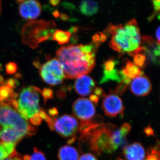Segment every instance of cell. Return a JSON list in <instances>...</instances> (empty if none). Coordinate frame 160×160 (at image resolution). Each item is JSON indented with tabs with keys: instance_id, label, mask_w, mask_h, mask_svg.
I'll list each match as a JSON object with an SVG mask.
<instances>
[{
	"instance_id": "cell-1",
	"label": "cell",
	"mask_w": 160,
	"mask_h": 160,
	"mask_svg": "<svg viewBox=\"0 0 160 160\" xmlns=\"http://www.w3.org/2000/svg\"><path fill=\"white\" fill-rule=\"evenodd\" d=\"M98 48L92 43L63 46L58 49L57 57L63 66L65 77L72 79L91 72L95 65Z\"/></svg>"
},
{
	"instance_id": "cell-2",
	"label": "cell",
	"mask_w": 160,
	"mask_h": 160,
	"mask_svg": "<svg viewBox=\"0 0 160 160\" xmlns=\"http://www.w3.org/2000/svg\"><path fill=\"white\" fill-rule=\"evenodd\" d=\"M105 33L111 35L109 46L121 55L127 54L134 57L142 53L144 49L142 46L139 28L136 20L132 19L123 26L109 24Z\"/></svg>"
},
{
	"instance_id": "cell-3",
	"label": "cell",
	"mask_w": 160,
	"mask_h": 160,
	"mask_svg": "<svg viewBox=\"0 0 160 160\" xmlns=\"http://www.w3.org/2000/svg\"><path fill=\"white\" fill-rule=\"evenodd\" d=\"M35 128L12 106L0 103V143L16 144L35 133Z\"/></svg>"
},
{
	"instance_id": "cell-4",
	"label": "cell",
	"mask_w": 160,
	"mask_h": 160,
	"mask_svg": "<svg viewBox=\"0 0 160 160\" xmlns=\"http://www.w3.org/2000/svg\"><path fill=\"white\" fill-rule=\"evenodd\" d=\"M117 126L111 123L103 124L81 136L80 143L86 144L89 150L100 155L103 152L111 153L114 152L112 142V134Z\"/></svg>"
},
{
	"instance_id": "cell-5",
	"label": "cell",
	"mask_w": 160,
	"mask_h": 160,
	"mask_svg": "<svg viewBox=\"0 0 160 160\" xmlns=\"http://www.w3.org/2000/svg\"><path fill=\"white\" fill-rule=\"evenodd\" d=\"M54 21H41L30 22L24 26L22 32L24 43L32 48H36L39 43L49 39L55 31Z\"/></svg>"
},
{
	"instance_id": "cell-6",
	"label": "cell",
	"mask_w": 160,
	"mask_h": 160,
	"mask_svg": "<svg viewBox=\"0 0 160 160\" xmlns=\"http://www.w3.org/2000/svg\"><path fill=\"white\" fill-rule=\"evenodd\" d=\"M42 90L34 86L25 88L18 95L16 110L25 120L38 114L41 111L40 106V94Z\"/></svg>"
},
{
	"instance_id": "cell-7",
	"label": "cell",
	"mask_w": 160,
	"mask_h": 160,
	"mask_svg": "<svg viewBox=\"0 0 160 160\" xmlns=\"http://www.w3.org/2000/svg\"><path fill=\"white\" fill-rule=\"evenodd\" d=\"M39 73L43 81L51 86L62 84L66 78L63 66L56 58L49 60L42 66Z\"/></svg>"
},
{
	"instance_id": "cell-8",
	"label": "cell",
	"mask_w": 160,
	"mask_h": 160,
	"mask_svg": "<svg viewBox=\"0 0 160 160\" xmlns=\"http://www.w3.org/2000/svg\"><path fill=\"white\" fill-rule=\"evenodd\" d=\"M79 123L74 116L64 114L56 118L53 122V130L62 137L71 139L76 137L78 131Z\"/></svg>"
},
{
	"instance_id": "cell-9",
	"label": "cell",
	"mask_w": 160,
	"mask_h": 160,
	"mask_svg": "<svg viewBox=\"0 0 160 160\" xmlns=\"http://www.w3.org/2000/svg\"><path fill=\"white\" fill-rule=\"evenodd\" d=\"M102 107L105 115L108 117L115 118L120 116L122 118L124 116L125 109L122 101L112 92L106 95L104 98Z\"/></svg>"
},
{
	"instance_id": "cell-10",
	"label": "cell",
	"mask_w": 160,
	"mask_h": 160,
	"mask_svg": "<svg viewBox=\"0 0 160 160\" xmlns=\"http://www.w3.org/2000/svg\"><path fill=\"white\" fill-rule=\"evenodd\" d=\"M75 117L81 122L89 121L95 116L96 108L93 103L85 98H79L76 100L72 106Z\"/></svg>"
},
{
	"instance_id": "cell-11",
	"label": "cell",
	"mask_w": 160,
	"mask_h": 160,
	"mask_svg": "<svg viewBox=\"0 0 160 160\" xmlns=\"http://www.w3.org/2000/svg\"><path fill=\"white\" fill-rule=\"evenodd\" d=\"M19 12L21 16L26 20L35 19L42 12V6L39 2L35 0L18 1Z\"/></svg>"
},
{
	"instance_id": "cell-12",
	"label": "cell",
	"mask_w": 160,
	"mask_h": 160,
	"mask_svg": "<svg viewBox=\"0 0 160 160\" xmlns=\"http://www.w3.org/2000/svg\"><path fill=\"white\" fill-rule=\"evenodd\" d=\"M130 88L132 92L135 95L138 97L146 96L151 91V83L149 78L143 72L132 80Z\"/></svg>"
},
{
	"instance_id": "cell-13",
	"label": "cell",
	"mask_w": 160,
	"mask_h": 160,
	"mask_svg": "<svg viewBox=\"0 0 160 160\" xmlns=\"http://www.w3.org/2000/svg\"><path fill=\"white\" fill-rule=\"evenodd\" d=\"M131 125L129 123H124L120 128L117 127L112 131V142L114 151L119 147L126 146L127 136L131 131Z\"/></svg>"
},
{
	"instance_id": "cell-14",
	"label": "cell",
	"mask_w": 160,
	"mask_h": 160,
	"mask_svg": "<svg viewBox=\"0 0 160 160\" xmlns=\"http://www.w3.org/2000/svg\"><path fill=\"white\" fill-rule=\"evenodd\" d=\"M123 154L126 160H145L146 152L139 142H134L124 146Z\"/></svg>"
},
{
	"instance_id": "cell-15",
	"label": "cell",
	"mask_w": 160,
	"mask_h": 160,
	"mask_svg": "<svg viewBox=\"0 0 160 160\" xmlns=\"http://www.w3.org/2000/svg\"><path fill=\"white\" fill-rule=\"evenodd\" d=\"M95 86V82L92 78L89 76H82L75 82V90L81 96H87L93 91Z\"/></svg>"
},
{
	"instance_id": "cell-16",
	"label": "cell",
	"mask_w": 160,
	"mask_h": 160,
	"mask_svg": "<svg viewBox=\"0 0 160 160\" xmlns=\"http://www.w3.org/2000/svg\"><path fill=\"white\" fill-rule=\"evenodd\" d=\"M142 44L144 46L143 52H146L152 62L160 65V45L156 42H155L152 39L148 37L142 38Z\"/></svg>"
},
{
	"instance_id": "cell-17",
	"label": "cell",
	"mask_w": 160,
	"mask_h": 160,
	"mask_svg": "<svg viewBox=\"0 0 160 160\" xmlns=\"http://www.w3.org/2000/svg\"><path fill=\"white\" fill-rule=\"evenodd\" d=\"M58 157L59 160H78L79 153L75 147L67 145L60 148Z\"/></svg>"
},
{
	"instance_id": "cell-18",
	"label": "cell",
	"mask_w": 160,
	"mask_h": 160,
	"mask_svg": "<svg viewBox=\"0 0 160 160\" xmlns=\"http://www.w3.org/2000/svg\"><path fill=\"white\" fill-rule=\"evenodd\" d=\"M18 94L13 89L6 85L0 87V103H4L12 106V102L18 99Z\"/></svg>"
},
{
	"instance_id": "cell-19",
	"label": "cell",
	"mask_w": 160,
	"mask_h": 160,
	"mask_svg": "<svg viewBox=\"0 0 160 160\" xmlns=\"http://www.w3.org/2000/svg\"><path fill=\"white\" fill-rule=\"evenodd\" d=\"M121 70L124 75L130 79H134L143 73L140 67H138L128 59L124 60L123 67Z\"/></svg>"
},
{
	"instance_id": "cell-20",
	"label": "cell",
	"mask_w": 160,
	"mask_h": 160,
	"mask_svg": "<svg viewBox=\"0 0 160 160\" xmlns=\"http://www.w3.org/2000/svg\"><path fill=\"white\" fill-rule=\"evenodd\" d=\"M79 9L82 14L90 17L97 13L99 10V5L95 1H82L80 3Z\"/></svg>"
},
{
	"instance_id": "cell-21",
	"label": "cell",
	"mask_w": 160,
	"mask_h": 160,
	"mask_svg": "<svg viewBox=\"0 0 160 160\" xmlns=\"http://www.w3.org/2000/svg\"><path fill=\"white\" fill-rule=\"evenodd\" d=\"M16 144L13 143H0V160L8 158L15 151Z\"/></svg>"
},
{
	"instance_id": "cell-22",
	"label": "cell",
	"mask_w": 160,
	"mask_h": 160,
	"mask_svg": "<svg viewBox=\"0 0 160 160\" xmlns=\"http://www.w3.org/2000/svg\"><path fill=\"white\" fill-rule=\"evenodd\" d=\"M71 33L69 31L57 29L53 34V40L57 42L59 45L66 44L69 42Z\"/></svg>"
},
{
	"instance_id": "cell-23",
	"label": "cell",
	"mask_w": 160,
	"mask_h": 160,
	"mask_svg": "<svg viewBox=\"0 0 160 160\" xmlns=\"http://www.w3.org/2000/svg\"><path fill=\"white\" fill-rule=\"evenodd\" d=\"M145 160H160V142H158L153 146L147 149Z\"/></svg>"
},
{
	"instance_id": "cell-24",
	"label": "cell",
	"mask_w": 160,
	"mask_h": 160,
	"mask_svg": "<svg viewBox=\"0 0 160 160\" xmlns=\"http://www.w3.org/2000/svg\"><path fill=\"white\" fill-rule=\"evenodd\" d=\"M23 160H46L44 153L36 147L34 148V151L31 156L26 155L23 157Z\"/></svg>"
},
{
	"instance_id": "cell-25",
	"label": "cell",
	"mask_w": 160,
	"mask_h": 160,
	"mask_svg": "<svg viewBox=\"0 0 160 160\" xmlns=\"http://www.w3.org/2000/svg\"><path fill=\"white\" fill-rule=\"evenodd\" d=\"M92 43L98 47L101 43L104 42L107 39V37L102 32H99L92 36Z\"/></svg>"
},
{
	"instance_id": "cell-26",
	"label": "cell",
	"mask_w": 160,
	"mask_h": 160,
	"mask_svg": "<svg viewBox=\"0 0 160 160\" xmlns=\"http://www.w3.org/2000/svg\"><path fill=\"white\" fill-rule=\"evenodd\" d=\"M134 64L139 67H142L145 65L146 61V57L142 53L135 55L134 57Z\"/></svg>"
},
{
	"instance_id": "cell-27",
	"label": "cell",
	"mask_w": 160,
	"mask_h": 160,
	"mask_svg": "<svg viewBox=\"0 0 160 160\" xmlns=\"http://www.w3.org/2000/svg\"><path fill=\"white\" fill-rule=\"evenodd\" d=\"M18 69V66L14 62H9L6 65V74L12 75L14 74Z\"/></svg>"
},
{
	"instance_id": "cell-28",
	"label": "cell",
	"mask_w": 160,
	"mask_h": 160,
	"mask_svg": "<svg viewBox=\"0 0 160 160\" xmlns=\"http://www.w3.org/2000/svg\"><path fill=\"white\" fill-rule=\"evenodd\" d=\"M129 85L126 84L124 82H121L118 83L117 87H116L114 91V94L122 95L126 91V89L128 88Z\"/></svg>"
},
{
	"instance_id": "cell-29",
	"label": "cell",
	"mask_w": 160,
	"mask_h": 160,
	"mask_svg": "<svg viewBox=\"0 0 160 160\" xmlns=\"http://www.w3.org/2000/svg\"><path fill=\"white\" fill-rule=\"evenodd\" d=\"M42 95L44 98L45 102L46 103L48 100L51 99L53 98V92L52 89L49 88H44L42 92Z\"/></svg>"
},
{
	"instance_id": "cell-30",
	"label": "cell",
	"mask_w": 160,
	"mask_h": 160,
	"mask_svg": "<svg viewBox=\"0 0 160 160\" xmlns=\"http://www.w3.org/2000/svg\"><path fill=\"white\" fill-rule=\"evenodd\" d=\"M18 81L16 79L11 78L8 79L5 82V85L8 86L12 89H14L17 87L18 86Z\"/></svg>"
},
{
	"instance_id": "cell-31",
	"label": "cell",
	"mask_w": 160,
	"mask_h": 160,
	"mask_svg": "<svg viewBox=\"0 0 160 160\" xmlns=\"http://www.w3.org/2000/svg\"><path fill=\"white\" fill-rule=\"evenodd\" d=\"M3 160H23V159L22 156L15 150L8 158Z\"/></svg>"
},
{
	"instance_id": "cell-32",
	"label": "cell",
	"mask_w": 160,
	"mask_h": 160,
	"mask_svg": "<svg viewBox=\"0 0 160 160\" xmlns=\"http://www.w3.org/2000/svg\"><path fill=\"white\" fill-rule=\"evenodd\" d=\"M78 160H98L94 154L91 153H84L80 157Z\"/></svg>"
},
{
	"instance_id": "cell-33",
	"label": "cell",
	"mask_w": 160,
	"mask_h": 160,
	"mask_svg": "<svg viewBox=\"0 0 160 160\" xmlns=\"http://www.w3.org/2000/svg\"><path fill=\"white\" fill-rule=\"evenodd\" d=\"M93 91L95 93V95L99 98L101 97L104 98L106 95L103 89L100 87H97L96 88L93 89Z\"/></svg>"
},
{
	"instance_id": "cell-34",
	"label": "cell",
	"mask_w": 160,
	"mask_h": 160,
	"mask_svg": "<svg viewBox=\"0 0 160 160\" xmlns=\"http://www.w3.org/2000/svg\"><path fill=\"white\" fill-rule=\"evenodd\" d=\"M66 92L67 91H66V88H63L59 89L58 92H57L58 98H59L60 99H62L65 98L66 96V94H67Z\"/></svg>"
},
{
	"instance_id": "cell-35",
	"label": "cell",
	"mask_w": 160,
	"mask_h": 160,
	"mask_svg": "<svg viewBox=\"0 0 160 160\" xmlns=\"http://www.w3.org/2000/svg\"><path fill=\"white\" fill-rule=\"evenodd\" d=\"M152 5H153L154 11L157 12H160V0L152 1Z\"/></svg>"
},
{
	"instance_id": "cell-36",
	"label": "cell",
	"mask_w": 160,
	"mask_h": 160,
	"mask_svg": "<svg viewBox=\"0 0 160 160\" xmlns=\"http://www.w3.org/2000/svg\"><path fill=\"white\" fill-rule=\"evenodd\" d=\"M99 98L98 97L95 95L92 94L90 95V97H89V100L92 103H94L96 105H98V103L99 102Z\"/></svg>"
},
{
	"instance_id": "cell-37",
	"label": "cell",
	"mask_w": 160,
	"mask_h": 160,
	"mask_svg": "<svg viewBox=\"0 0 160 160\" xmlns=\"http://www.w3.org/2000/svg\"><path fill=\"white\" fill-rule=\"evenodd\" d=\"M49 114L52 117H57L56 116L58 114V110L56 108H52L49 109Z\"/></svg>"
},
{
	"instance_id": "cell-38",
	"label": "cell",
	"mask_w": 160,
	"mask_h": 160,
	"mask_svg": "<svg viewBox=\"0 0 160 160\" xmlns=\"http://www.w3.org/2000/svg\"><path fill=\"white\" fill-rule=\"evenodd\" d=\"M63 5L64 7H65V8H66L67 9L72 10V9H75V6L73 5H72V4H70V3H63Z\"/></svg>"
},
{
	"instance_id": "cell-39",
	"label": "cell",
	"mask_w": 160,
	"mask_h": 160,
	"mask_svg": "<svg viewBox=\"0 0 160 160\" xmlns=\"http://www.w3.org/2000/svg\"><path fill=\"white\" fill-rule=\"evenodd\" d=\"M59 16L61 20L63 21H65V22L68 21L69 19V16L66 13H61L60 14Z\"/></svg>"
},
{
	"instance_id": "cell-40",
	"label": "cell",
	"mask_w": 160,
	"mask_h": 160,
	"mask_svg": "<svg viewBox=\"0 0 160 160\" xmlns=\"http://www.w3.org/2000/svg\"><path fill=\"white\" fill-rule=\"evenodd\" d=\"M156 35L157 39V42L160 45V26L157 29Z\"/></svg>"
},
{
	"instance_id": "cell-41",
	"label": "cell",
	"mask_w": 160,
	"mask_h": 160,
	"mask_svg": "<svg viewBox=\"0 0 160 160\" xmlns=\"http://www.w3.org/2000/svg\"><path fill=\"white\" fill-rule=\"evenodd\" d=\"M78 30V28L76 26H72L71 28L69 29V32L70 33H74L75 32H77Z\"/></svg>"
},
{
	"instance_id": "cell-42",
	"label": "cell",
	"mask_w": 160,
	"mask_h": 160,
	"mask_svg": "<svg viewBox=\"0 0 160 160\" xmlns=\"http://www.w3.org/2000/svg\"><path fill=\"white\" fill-rule=\"evenodd\" d=\"M49 2L50 3V4H52V6H57L59 3L60 2V1H59V0H54V1H49Z\"/></svg>"
},
{
	"instance_id": "cell-43",
	"label": "cell",
	"mask_w": 160,
	"mask_h": 160,
	"mask_svg": "<svg viewBox=\"0 0 160 160\" xmlns=\"http://www.w3.org/2000/svg\"><path fill=\"white\" fill-rule=\"evenodd\" d=\"M5 85V82H4V77L0 74V87Z\"/></svg>"
},
{
	"instance_id": "cell-44",
	"label": "cell",
	"mask_w": 160,
	"mask_h": 160,
	"mask_svg": "<svg viewBox=\"0 0 160 160\" xmlns=\"http://www.w3.org/2000/svg\"><path fill=\"white\" fill-rule=\"evenodd\" d=\"M60 13L58 10H55L53 12V15L55 18H58L60 16Z\"/></svg>"
},
{
	"instance_id": "cell-45",
	"label": "cell",
	"mask_w": 160,
	"mask_h": 160,
	"mask_svg": "<svg viewBox=\"0 0 160 160\" xmlns=\"http://www.w3.org/2000/svg\"><path fill=\"white\" fill-rule=\"evenodd\" d=\"M1 11H2V2H0V15H1Z\"/></svg>"
},
{
	"instance_id": "cell-46",
	"label": "cell",
	"mask_w": 160,
	"mask_h": 160,
	"mask_svg": "<svg viewBox=\"0 0 160 160\" xmlns=\"http://www.w3.org/2000/svg\"><path fill=\"white\" fill-rule=\"evenodd\" d=\"M3 67L2 66V64H0V72L2 71V70Z\"/></svg>"
},
{
	"instance_id": "cell-47",
	"label": "cell",
	"mask_w": 160,
	"mask_h": 160,
	"mask_svg": "<svg viewBox=\"0 0 160 160\" xmlns=\"http://www.w3.org/2000/svg\"><path fill=\"white\" fill-rule=\"evenodd\" d=\"M118 160H123L122 159H118Z\"/></svg>"
}]
</instances>
